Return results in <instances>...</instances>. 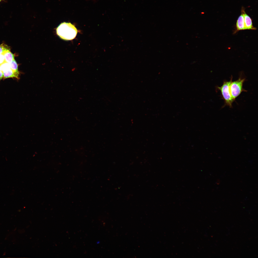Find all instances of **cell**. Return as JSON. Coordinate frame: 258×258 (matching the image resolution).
<instances>
[{
    "instance_id": "1",
    "label": "cell",
    "mask_w": 258,
    "mask_h": 258,
    "mask_svg": "<svg viewBox=\"0 0 258 258\" xmlns=\"http://www.w3.org/2000/svg\"><path fill=\"white\" fill-rule=\"evenodd\" d=\"M56 32L61 39L64 40H71L76 37L78 31L75 26L70 23L64 22L57 28Z\"/></svg>"
},
{
    "instance_id": "2",
    "label": "cell",
    "mask_w": 258,
    "mask_h": 258,
    "mask_svg": "<svg viewBox=\"0 0 258 258\" xmlns=\"http://www.w3.org/2000/svg\"><path fill=\"white\" fill-rule=\"evenodd\" d=\"M232 79V77L231 76L230 81H225L221 86L217 87V88L221 92L226 105L230 107H232V104L234 101L231 96L230 90V86Z\"/></svg>"
},
{
    "instance_id": "3",
    "label": "cell",
    "mask_w": 258,
    "mask_h": 258,
    "mask_svg": "<svg viewBox=\"0 0 258 258\" xmlns=\"http://www.w3.org/2000/svg\"><path fill=\"white\" fill-rule=\"evenodd\" d=\"M245 80V78L240 76L237 80L231 82L230 86V90L231 96L234 101L242 92L247 91L243 87Z\"/></svg>"
},
{
    "instance_id": "4",
    "label": "cell",
    "mask_w": 258,
    "mask_h": 258,
    "mask_svg": "<svg viewBox=\"0 0 258 258\" xmlns=\"http://www.w3.org/2000/svg\"><path fill=\"white\" fill-rule=\"evenodd\" d=\"M241 13L244 17L245 30H255L256 28L254 27L253 24L252 20L251 18L245 12V8L242 7Z\"/></svg>"
},
{
    "instance_id": "5",
    "label": "cell",
    "mask_w": 258,
    "mask_h": 258,
    "mask_svg": "<svg viewBox=\"0 0 258 258\" xmlns=\"http://www.w3.org/2000/svg\"><path fill=\"white\" fill-rule=\"evenodd\" d=\"M245 30L244 17L241 13L238 17L236 25V29L234 33H235L239 31Z\"/></svg>"
},
{
    "instance_id": "6",
    "label": "cell",
    "mask_w": 258,
    "mask_h": 258,
    "mask_svg": "<svg viewBox=\"0 0 258 258\" xmlns=\"http://www.w3.org/2000/svg\"><path fill=\"white\" fill-rule=\"evenodd\" d=\"M4 78L6 79L9 78H15L19 79V73L14 71L11 68L3 72Z\"/></svg>"
},
{
    "instance_id": "7",
    "label": "cell",
    "mask_w": 258,
    "mask_h": 258,
    "mask_svg": "<svg viewBox=\"0 0 258 258\" xmlns=\"http://www.w3.org/2000/svg\"><path fill=\"white\" fill-rule=\"evenodd\" d=\"M3 54L4 56L5 62L10 64L14 59V56L10 50L5 52Z\"/></svg>"
},
{
    "instance_id": "8",
    "label": "cell",
    "mask_w": 258,
    "mask_h": 258,
    "mask_svg": "<svg viewBox=\"0 0 258 258\" xmlns=\"http://www.w3.org/2000/svg\"><path fill=\"white\" fill-rule=\"evenodd\" d=\"M11 68L14 72L19 73L18 70V66L17 62L14 59L10 63Z\"/></svg>"
},
{
    "instance_id": "9",
    "label": "cell",
    "mask_w": 258,
    "mask_h": 258,
    "mask_svg": "<svg viewBox=\"0 0 258 258\" xmlns=\"http://www.w3.org/2000/svg\"><path fill=\"white\" fill-rule=\"evenodd\" d=\"M10 68H11L10 63L5 62L0 64V70L2 72Z\"/></svg>"
},
{
    "instance_id": "10",
    "label": "cell",
    "mask_w": 258,
    "mask_h": 258,
    "mask_svg": "<svg viewBox=\"0 0 258 258\" xmlns=\"http://www.w3.org/2000/svg\"><path fill=\"white\" fill-rule=\"evenodd\" d=\"M10 50L9 48L6 45L2 44L0 45V54H3L5 51Z\"/></svg>"
},
{
    "instance_id": "11",
    "label": "cell",
    "mask_w": 258,
    "mask_h": 258,
    "mask_svg": "<svg viewBox=\"0 0 258 258\" xmlns=\"http://www.w3.org/2000/svg\"><path fill=\"white\" fill-rule=\"evenodd\" d=\"M5 62V58L3 54H0V64Z\"/></svg>"
},
{
    "instance_id": "12",
    "label": "cell",
    "mask_w": 258,
    "mask_h": 258,
    "mask_svg": "<svg viewBox=\"0 0 258 258\" xmlns=\"http://www.w3.org/2000/svg\"><path fill=\"white\" fill-rule=\"evenodd\" d=\"M3 72L0 70V80L3 77Z\"/></svg>"
},
{
    "instance_id": "13",
    "label": "cell",
    "mask_w": 258,
    "mask_h": 258,
    "mask_svg": "<svg viewBox=\"0 0 258 258\" xmlns=\"http://www.w3.org/2000/svg\"><path fill=\"white\" fill-rule=\"evenodd\" d=\"M1 0H0V1H1Z\"/></svg>"
}]
</instances>
